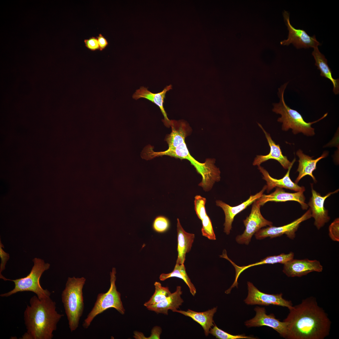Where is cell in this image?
<instances>
[{
	"label": "cell",
	"instance_id": "8992f818",
	"mask_svg": "<svg viewBox=\"0 0 339 339\" xmlns=\"http://www.w3.org/2000/svg\"><path fill=\"white\" fill-rule=\"evenodd\" d=\"M33 261L34 266L29 274L25 277L11 280L7 279L3 275L0 277V278L4 280L12 281L14 284V287L13 289L0 294V296L8 297L18 292L31 291L35 293L40 299L50 297V292L47 289H44L40 282L42 274L49 268L50 264L46 263L43 260L37 258L34 259Z\"/></svg>",
	"mask_w": 339,
	"mask_h": 339
},
{
	"label": "cell",
	"instance_id": "74e56055",
	"mask_svg": "<svg viewBox=\"0 0 339 339\" xmlns=\"http://www.w3.org/2000/svg\"><path fill=\"white\" fill-rule=\"evenodd\" d=\"M134 337L137 339H146V337L144 336L143 333L141 332L137 331H135L134 332Z\"/></svg>",
	"mask_w": 339,
	"mask_h": 339
},
{
	"label": "cell",
	"instance_id": "8fae6325",
	"mask_svg": "<svg viewBox=\"0 0 339 339\" xmlns=\"http://www.w3.org/2000/svg\"><path fill=\"white\" fill-rule=\"evenodd\" d=\"M283 14L289 33L287 39L281 41V45H288L292 44L298 49L302 48H314L321 45L315 35L311 36L305 30L296 29L290 23L289 14L288 12L284 11Z\"/></svg>",
	"mask_w": 339,
	"mask_h": 339
},
{
	"label": "cell",
	"instance_id": "7a4b0ae2",
	"mask_svg": "<svg viewBox=\"0 0 339 339\" xmlns=\"http://www.w3.org/2000/svg\"><path fill=\"white\" fill-rule=\"evenodd\" d=\"M24 312L27 331L22 339H52L53 332L63 314L56 310V303L49 297L40 299L34 295Z\"/></svg>",
	"mask_w": 339,
	"mask_h": 339
},
{
	"label": "cell",
	"instance_id": "3957f363",
	"mask_svg": "<svg viewBox=\"0 0 339 339\" xmlns=\"http://www.w3.org/2000/svg\"><path fill=\"white\" fill-rule=\"evenodd\" d=\"M154 157L167 155L180 159H186L196 169L197 172L202 176V180L198 184L205 191H210L215 182L220 181L221 178L219 169L215 165L214 159H207L203 163L199 162L190 154L185 141L176 147L172 149L160 152L153 153Z\"/></svg>",
	"mask_w": 339,
	"mask_h": 339
},
{
	"label": "cell",
	"instance_id": "603a6c76",
	"mask_svg": "<svg viewBox=\"0 0 339 339\" xmlns=\"http://www.w3.org/2000/svg\"><path fill=\"white\" fill-rule=\"evenodd\" d=\"M170 126L171 128V133L165 139L168 145V149H172L185 141V139L190 132L188 124L183 120H171Z\"/></svg>",
	"mask_w": 339,
	"mask_h": 339
},
{
	"label": "cell",
	"instance_id": "484cf974",
	"mask_svg": "<svg viewBox=\"0 0 339 339\" xmlns=\"http://www.w3.org/2000/svg\"><path fill=\"white\" fill-rule=\"evenodd\" d=\"M315 61V65L320 72V75L328 79L333 85V91L335 94L339 93V80L334 79L332 75V71L328 65L327 60L319 50L318 47L314 48L312 52Z\"/></svg>",
	"mask_w": 339,
	"mask_h": 339
},
{
	"label": "cell",
	"instance_id": "4dcf8cb0",
	"mask_svg": "<svg viewBox=\"0 0 339 339\" xmlns=\"http://www.w3.org/2000/svg\"><path fill=\"white\" fill-rule=\"evenodd\" d=\"M206 202V198L200 195L195 197V210L198 218L201 220L207 214L205 207Z\"/></svg>",
	"mask_w": 339,
	"mask_h": 339
},
{
	"label": "cell",
	"instance_id": "d590c367",
	"mask_svg": "<svg viewBox=\"0 0 339 339\" xmlns=\"http://www.w3.org/2000/svg\"><path fill=\"white\" fill-rule=\"evenodd\" d=\"M162 331V329L160 327L155 326L151 330L150 336L146 337V339H159Z\"/></svg>",
	"mask_w": 339,
	"mask_h": 339
},
{
	"label": "cell",
	"instance_id": "4316f807",
	"mask_svg": "<svg viewBox=\"0 0 339 339\" xmlns=\"http://www.w3.org/2000/svg\"><path fill=\"white\" fill-rule=\"evenodd\" d=\"M172 277H176L183 280L188 286L191 293L193 296H195L196 293V289L187 274L184 264L176 263L172 272L168 273L161 274L159 278L160 281H164Z\"/></svg>",
	"mask_w": 339,
	"mask_h": 339
},
{
	"label": "cell",
	"instance_id": "7402d4cb",
	"mask_svg": "<svg viewBox=\"0 0 339 339\" xmlns=\"http://www.w3.org/2000/svg\"><path fill=\"white\" fill-rule=\"evenodd\" d=\"M182 293L180 286L176 287L175 291L161 302L146 308L148 310L157 314L168 315V311L178 309L182 305L184 300L181 297Z\"/></svg>",
	"mask_w": 339,
	"mask_h": 339
},
{
	"label": "cell",
	"instance_id": "d4e9b609",
	"mask_svg": "<svg viewBox=\"0 0 339 339\" xmlns=\"http://www.w3.org/2000/svg\"><path fill=\"white\" fill-rule=\"evenodd\" d=\"M217 309V307H215L202 312H197L190 309L187 311L177 309L173 312L179 313L191 318L202 326L205 336H207L209 334L210 330L214 326L213 317Z\"/></svg>",
	"mask_w": 339,
	"mask_h": 339
},
{
	"label": "cell",
	"instance_id": "ba28073f",
	"mask_svg": "<svg viewBox=\"0 0 339 339\" xmlns=\"http://www.w3.org/2000/svg\"><path fill=\"white\" fill-rule=\"evenodd\" d=\"M252 203L250 215L243 220L245 229L242 234L236 238V241L239 244L248 245L253 235L260 229L272 225V222L266 219L262 216L260 211L261 206L257 200Z\"/></svg>",
	"mask_w": 339,
	"mask_h": 339
},
{
	"label": "cell",
	"instance_id": "e575fe53",
	"mask_svg": "<svg viewBox=\"0 0 339 339\" xmlns=\"http://www.w3.org/2000/svg\"><path fill=\"white\" fill-rule=\"evenodd\" d=\"M3 248L4 246L0 241V257L1 259V263L0 266V275L2 272L5 269V266L7 261L9 258V254L4 251Z\"/></svg>",
	"mask_w": 339,
	"mask_h": 339
},
{
	"label": "cell",
	"instance_id": "83f0119b",
	"mask_svg": "<svg viewBox=\"0 0 339 339\" xmlns=\"http://www.w3.org/2000/svg\"><path fill=\"white\" fill-rule=\"evenodd\" d=\"M154 286V293L149 299L144 304V306L146 308L161 302L171 293L168 287L162 286L159 282H155Z\"/></svg>",
	"mask_w": 339,
	"mask_h": 339
},
{
	"label": "cell",
	"instance_id": "cb8c5ba5",
	"mask_svg": "<svg viewBox=\"0 0 339 339\" xmlns=\"http://www.w3.org/2000/svg\"><path fill=\"white\" fill-rule=\"evenodd\" d=\"M178 257L176 263L184 264L186 254L191 250L195 234L186 232L182 227L179 218L177 219Z\"/></svg>",
	"mask_w": 339,
	"mask_h": 339
},
{
	"label": "cell",
	"instance_id": "2e32d148",
	"mask_svg": "<svg viewBox=\"0 0 339 339\" xmlns=\"http://www.w3.org/2000/svg\"><path fill=\"white\" fill-rule=\"evenodd\" d=\"M258 124L265 134L270 147V151L266 155H257L254 159L253 165L259 166L263 162L269 159H273L278 161L284 169H288L291 165H293L296 161L295 158L290 162L287 156L282 154L279 145L276 144L272 139L270 134L265 130L261 124L259 123Z\"/></svg>",
	"mask_w": 339,
	"mask_h": 339
},
{
	"label": "cell",
	"instance_id": "30bf717a",
	"mask_svg": "<svg viewBox=\"0 0 339 339\" xmlns=\"http://www.w3.org/2000/svg\"><path fill=\"white\" fill-rule=\"evenodd\" d=\"M311 217V211L309 208L300 218L288 224L280 227L272 225L260 229L255 234V237L257 239H263L268 237L272 239L285 234L290 239H293L300 223Z\"/></svg>",
	"mask_w": 339,
	"mask_h": 339
},
{
	"label": "cell",
	"instance_id": "8d00e7d4",
	"mask_svg": "<svg viewBox=\"0 0 339 339\" xmlns=\"http://www.w3.org/2000/svg\"><path fill=\"white\" fill-rule=\"evenodd\" d=\"M96 37L98 39L100 50L102 51L108 45V42L106 39L101 34H99Z\"/></svg>",
	"mask_w": 339,
	"mask_h": 339
},
{
	"label": "cell",
	"instance_id": "e0dca14e",
	"mask_svg": "<svg viewBox=\"0 0 339 339\" xmlns=\"http://www.w3.org/2000/svg\"><path fill=\"white\" fill-rule=\"evenodd\" d=\"M303 192V191L295 193L288 192L285 191L282 188L276 187L274 191L268 195L263 194L257 200L261 206H263L268 202L296 201L300 204L303 209L306 210L308 206L305 202V198Z\"/></svg>",
	"mask_w": 339,
	"mask_h": 339
},
{
	"label": "cell",
	"instance_id": "9a60e30c",
	"mask_svg": "<svg viewBox=\"0 0 339 339\" xmlns=\"http://www.w3.org/2000/svg\"><path fill=\"white\" fill-rule=\"evenodd\" d=\"M266 189V185H265L260 192L254 195H251L247 200L234 207L231 206L220 200L216 201V205L222 208L225 214V222L223 224L224 232L228 235L230 234L235 216L251 204L255 200L260 198Z\"/></svg>",
	"mask_w": 339,
	"mask_h": 339
},
{
	"label": "cell",
	"instance_id": "f546056e",
	"mask_svg": "<svg viewBox=\"0 0 339 339\" xmlns=\"http://www.w3.org/2000/svg\"><path fill=\"white\" fill-rule=\"evenodd\" d=\"M202 227L201 231L203 236L209 239L215 240L216 237L214 233L211 220L207 214L202 220Z\"/></svg>",
	"mask_w": 339,
	"mask_h": 339
},
{
	"label": "cell",
	"instance_id": "ac0fdd59",
	"mask_svg": "<svg viewBox=\"0 0 339 339\" xmlns=\"http://www.w3.org/2000/svg\"><path fill=\"white\" fill-rule=\"evenodd\" d=\"M172 89V86L170 84L167 86L163 90L158 93H153L148 90L147 88L141 87L137 90L132 95V98L137 100L141 98L146 99L156 104L160 108L164 119L163 120L165 125L169 127L170 120L167 116L164 107V100L167 92Z\"/></svg>",
	"mask_w": 339,
	"mask_h": 339
},
{
	"label": "cell",
	"instance_id": "5b68a950",
	"mask_svg": "<svg viewBox=\"0 0 339 339\" xmlns=\"http://www.w3.org/2000/svg\"><path fill=\"white\" fill-rule=\"evenodd\" d=\"M288 82L282 85L278 88V95L280 99L278 103L273 104L272 111L277 114L281 115L277 119V121L282 123V129L287 131L289 129L292 130L293 133L297 134L302 133L307 136H312L315 135L314 129L311 125L322 120L327 115L326 113L318 120L312 122H307L303 118L302 115L297 111L292 109L286 104L284 98L285 89Z\"/></svg>",
	"mask_w": 339,
	"mask_h": 339
},
{
	"label": "cell",
	"instance_id": "836d02e7",
	"mask_svg": "<svg viewBox=\"0 0 339 339\" xmlns=\"http://www.w3.org/2000/svg\"><path fill=\"white\" fill-rule=\"evenodd\" d=\"M84 42L86 47L91 51L100 50V47L96 37H92L85 39Z\"/></svg>",
	"mask_w": 339,
	"mask_h": 339
},
{
	"label": "cell",
	"instance_id": "4fadbf2b",
	"mask_svg": "<svg viewBox=\"0 0 339 339\" xmlns=\"http://www.w3.org/2000/svg\"><path fill=\"white\" fill-rule=\"evenodd\" d=\"M312 196L310 199L308 205L310 207L312 217L315 219L314 225L318 229L323 227L330 219L328 216V210L324 206L326 199L332 194L337 193L339 189L330 192L324 196H322L315 190L313 184H311Z\"/></svg>",
	"mask_w": 339,
	"mask_h": 339
},
{
	"label": "cell",
	"instance_id": "44dd1931",
	"mask_svg": "<svg viewBox=\"0 0 339 339\" xmlns=\"http://www.w3.org/2000/svg\"><path fill=\"white\" fill-rule=\"evenodd\" d=\"M294 256V253L293 252H290L289 253L287 254L282 253L278 255L268 256L261 260L260 261L243 266H239L237 265L228 258L226 254L224 255L223 257L229 261L235 269V279L231 286V287L234 288L235 286H237V280L240 274L243 271L248 268L254 266L265 264H273L277 263H280L284 264L288 261L293 259Z\"/></svg>",
	"mask_w": 339,
	"mask_h": 339
},
{
	"label": "cell",
	"instance_id": "f1b7e54d",
	"mask_svg": "<svg viewBox=\"0 0 339 339\" xmlns=\"http://www.w3.org/2000/svg\"><path fill=\"white\" fill-rule=\"evenodd\" d=\"M209 333L215 336L216 338L219 339H256L253 337L243 335H231L219 328L216 325L210 329Z\"/></svg>",
	"mask_w": 339,
	"mask_h": 339
},
{
	"label": "cell",
	"instance_id": "1f68e13d",
	"mask_svg": "<svg viewBox=\"0 0 339 339\" xmlns=\"http://www.w3.org/2000/svg\"><path fill=\"white\" fill-rule=\"evenodd\" d=\"M153 227L154 230L159 233H163L167 231L170 227L168 219L164 216L156 217L154 220Z\"/></svg>",
	"mask_w": 339,
	"mask_h": 339
},
{
	"label": "cell",
	"instance_id": "6da1fadb",
	"mask_svg": "<svg viewBox=\"0 0 339 339\" xmlns=\"http://www.w3.org/2000/svg\"><path fill=\"white\" fill-rule=\"evenodd\" d=\"M283 321L287 324V339H324L330 334L331 322L311 296L289 309Z\"/></svg>",
	"mask_w": 339,
	"mask_h": 339
},
{
	"label": "cell",
	"instance_id": "9c48e42d",
	"mask_svg": "<svg viewBox=\"0 0 339 339\" xmlns=\"http://www.w3.org/2000/svg\"><path fill=\"white\" fill-rule=\"evenodd\" d=\"M248 294L244 301L248 305H274L286 307L289 309L293 306L292 302L282 297V293L273 294L264 293L250 282H247Z\"/></svg>",
	"mask_w": 339,
	"mask_h": 339
},
{
	"label": "cell",
	"instance_id": "ffe728a7",
	"mask_svg": "<svg viewBox=\"0 0 339 339\" xmlns=\"http://www.w3.org/2000/svg\"><path fill=\"white\" fill-rule=\"evenodd\" d=\"M327 152L325 151L319 157L315 159L312 158L313 157L307 155L299 149L296 153L299 158V164L297 171L299 172L298 176L295 181L297 184L304 177L309 175L312 178L315 182H317L313 174L314 171L316 168V164L320 160L326 157L328 155Z\"/></svg>",
	"mask_w": 339,
	"mask_h": 339
},
{
	"label": "cell",
	"instance_id": "5bb4252c",
	"mask_svg": "<svg viewBox=\"0 0 339 339\" xmlns=\"http://www.w3.org/2000/svg\"><path fill=\"white\" fill-rule=\"evenodd\" d=\"M283 272L288 277H301L312 272H320L323 267L318 261L293 259L284 264Z\"/></svg>",
	"mask_w": 339,
	"mask_h": 339
},
{
	"label": "cell",
	"instance_id": "7c38bea8",
	"mask_svg": "<svg viewBox=\"0 0 339 339\" xmlns=\"http://www.w3.org/2000/svg\"><path fill=\"white\" fill-rule=\"evenodd\" d=\"M254 310L255 316L246 321L245 325L248 327L266 326L273 328L282 337L286 339L287 335V324L276 319L273 314L267 315L264 307H256Z\"/></svg>",
	"mask_w": 339,
	"mask_h": 339
},
{
	"label": "cell",
	"instance_id": "d6986e66",
	"mask_svg": "<svg viewBox=\"0 0 339 339\" xmlns=\"http://www.w3.org/2000/svg\"><path fill=\"white\" fill-rule=\"evenodd\" d=\"M293 165H291L288 169V171L284 177L279 179L272 178L263 167L260 165L258 166V170L263 175V179L266 181V190L268 193L275 187L285 188L296 192L305 191V188L304 186H299L293 182L290 177V172Z\"/></svg>",
	"mask_w": 339,
	"mask_h": 339
},
{
	"label": "cell",
	"instance_id": "277c9868",
	"mask_svg": "<svg viewBox=\"0 0 339 339\" xmlns=\"http://www.w3.org/2000/svg\"><path fill=\"white\" fill-rule=\"evenodd\" d=\"M86 279L84 277H68L61 294L62 301L71 332L78 327L83 315L84 304L83 288Z\"/></svg>",
	"mask_w": 339,
	"mask_h": 339
},
{
	"label": "cell",
	"instance_id": "52a82bcc",
	"mask_svg": "<svg viewBox=\"0 0 339 339\" xmlns=\"http://www.w3.org/2000/svg\"><path fill=\"white\" fill-rule=\"evenodd\" d=\"M116 270L115 267L110 272V286L105 293H100L97 296L94 306L84 320L83 326L87 329L98 315L107 309L113 308L122 315L125 314V309L121 299L120 293L117 291L116 285Z\"/></svg>",
	"mask_w": 339,
	"mask_h": 339
},
{
	"label": "cell",
	"instance_id": "d6a6232c",
	"mask_svg": "<svg viewBox=\"0 0 339 339\" xmlns=\"http://www.w3.org/2000/svg\"><path fill=\"white\" fill-rule=\"evenodd\" d=\"M329 235L332 240L339 241V219L336 218L330 225Z\"/></svg>",
	"mask_w": 339,
	"mask_h": 339
}]
</instances>
